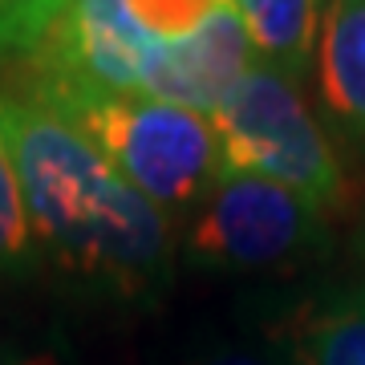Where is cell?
Here are the masks:
<instances>
[{
  "label": "cell",
  "instance_id": "obj_5",
  "mask_svg": "<svg viewBox=\"0 0 365 365\" xmlns=\"http://www.w3.org/2000/svg\"><path fill=\"white\" fill-rule=\"evenodd\" d=\"M158 57L163 45L143 33L126 0H69L61 21L29 61L33 73L146 93Z\"/></svg>",
  "mask_w": 365,
  "mask_h": 365
},
{
  "label": "cell",
  "instance_id": "obj_14",
  "mask_svg": "<svg viewBox=\"0 0 365 365\" xmlns=\"http://www.w3.org/2000/svg\"><path fill=\"white\" fill-rule=\"evenodd\" d=\"M195 365H272V361H264L260 353L252 349H215L207 357H199Z\"/></svg>",
  "mask_w": 365,
  "mask_h": 365
},
{
  "label": "cell",
  "instance_id": "obj_7",
  "mask_svg": "<svg viewBox=\"0 0 365 365\" xmlns=\"http://www.w3.org/2000/svg\"><path fill=\"white\" fill-rule=\"evenodd\" d=\"M325 114L365 150V0H325L313 49Z\"/></svg>",
  "mask_w": 365,
  "mask_h": 365
},
{
  "label": "cell",
  "instance_id": "obj_13",
  "mask_svg": "<svg viewBox=\"0 0 365 365\" xmlns=\"http://www.w3.org/2000/svg\"><path fill=\"white\" fill-rule=\"evenodd\" d=\"M0 365H66L53 349H33V345H13L0 341Z\"/></svg>",
  "mask_w": 365,
  "mask_h": 365
},
{
  "label": "cell",
  "instance_id": "obj_12",
  "mask_svg": "<svg viewBox=\"0 0 365 365\" xmlns=\"http://www.w3.org/2000/svg\"><path fill=\"white\" fill-rule=\"evenodd\" d=\"M69 0H0V61L33 57L61 21Z\"/></svg>",
  "mask_w": 365,
  "mask_h": 365
},
{
  "label": "cell",
  "instance_id": "obj_2",
  "mask_svg": "<svg viewBox=\"0 0 365 365\" xmlns=\"http://www.w3.org/2000/svg\"><path fill=\"white\" fill-rule=\"evenodd\" d=\"M93 143V150L167 220L191 215L223 179L211 118L155 93L33 73L29 90Z\"/></svg>",
  "mask_w": 365,
  "mask_h": 365
},
{
  "label": "cell",
  "instance_id": "obj_1",
  "mask_svg": "<svg viewBox=\"0 0 365 365\" xmlns=\"http://www.w3.org/2000/svg\"><path fill=\"white\" fill-rule=\"evenodd\" d=\"M41 264L122 300H146L170 280V220L143 199L61 114L33 93H0Z\"/></svg>",
  "mask_w": 365,
  "mask_h": 365
},
{
  "label": "cell",
  "instance_id": "obj_4",
  "mask_svg": "<svg viewBox=\"0 0 365 365\" xmlns=\"http://www.w3.org/2000/svg\"><path fill=\"white\" fill-rule=\"evenodd\" d=\"M179 248L207 272H268L325 248V211L280 182L223 170L191 211Z\"/></svg>",
  "mask_w": 365,
  "mask_h": 365
},
{
  "label": "cell",
  "instance_id": "obj_11",
  "mask_svg": "<svg viewBox=\"0 0 365 365\" xmlns=\"http://www.w3.org/2000/svg\"><path fill=\"white\" fill-rule=\"evenodd\" d=\"M232 4L235 0H126L130 16L158 45H175V41L191 37L195 29H203L211 16H220Z\"/></svg>",
  "mask_w": 365,
  "mask_h": 365
},
{
  "label": "cell",
  "instance_id": "obj_8",
  "mask_svg": "<svg viewBox=\"0 0 365 365\" xmlns=\"http://www.w3.org/2000/svg\"><path fill=\"white\" fill-rule=\"evenodd\" d=\"M321 4L325 0H235V13L248 29L256 61L280 69L292 81L309 78Z\"/></svg>",
  "mask_w": 365,
  "mask_h": 365
},
{
  "label": "cell",
  "instance_id": "obj_6",
  "mask_svg": "<svg viewBox=\"0 0 365 365\" xmlns=\"http://www.w3.org/2000/svg\"><path fill=\"white\" fill-rule=\"evenodd\" d=\"M252 66H256V49L232 4L220 16H211L203 29H195L191 37L163 45V57H158V69L146 93L211 118Z\"/></svg>",
  "mask_w": 365,
  "mask_h": 365
},
{
  "label": "cell",
  "instance_id": "obj_10",
  "mask_svg": "<svg viewBox=\"0 0 365 365\" xmlns=\"http://www.w3.org/2000/svg\"><path fill=\"white\" fill-rule=\"evenodd\" d=\"M37 264H41V252H37V240H33V227H29L13 150H9L4 130H0V276H29Z\"/></svg>",
  "mask_w": 365,
  "mask_h": 365
},
{
  "label": "cell",
  "instance_id": "obj_3",
  "mask_svg": "<svg viewBox=\"0 0 365 365\" xmlns=\"http://www.w3.org/2000/svg\"><path fill=\"white\" fill-rule=\"evenodd\" d=\"M211 130L220 143L223 170L232 175L280 182L317 211H329L345 191L333 143L304 102L300 81L264 61H256L220 102L211 114Z\"/></svg>",
  "mask_w": 365,
  "mask_h": 365
},
{
  "label": "cell",
  "instance_id": "obj_9",
  "mask_svg": "<svg viewBox=\"0 0 365 365\" xmlns=\"http://www.w3.org/2000/svg\"><path fill=\"white\" fill-rule=\"evenodd\" d=\"M297 365H365V288L317 304L292 329Z\"/></svg>",
  "mask_w": 365,
  "mask_h": 365
}]
</instances>
